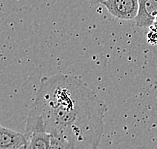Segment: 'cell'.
I'll return each instance as SVG.
<instances>
[{
    "label": "cell",
    "mask_w": 157,
    "mask_h": 149,
    "mask_svg": "<svg viewBox=\"0 0 157 149\" xmlns=\"http://www.w3.org/2000/svg\"><path fill=\"white\" fill-rule=\"evenodd\" d=\"M106 111L105 103L77 76H47L40 80L24 133H49L51 148L95 149L104 133Z\"/></svg>",
    "instance_id": "obj_1"
},
{
    "label": "cell",
    "mask_w": 157,
    "mask_h": 149,
    "mask_svg": "<svg viewBox=\"0 0 157 149\" xmlns=\"http://www.w3.org/2000/svg\"><path fill=\"white\" fill-rule=\"evenodd\" d=\"M101 3L112 16L121 20H134L138 14V0H104Z\"/></svg>",
    "instance_id": "obj_2"
},
{
    "label": "cell",
    "mask_w": 157,
    "mask_h": 149,
    "mask_svg": "<svg viewBox=\"0 0 157 149\" xmlns=\"http://www.w3.org/2000/svg\"><path fill=\"white\" fill-rule=\"evenodd\" d=\"M139 10L134 19L137 26L149 28L154 23L157 15V0H138Z\"/></svg>",
    "instance_id": "obj_3"
},
{
    "label": "cell",
    "mask_w": 157,
    "mask_h": 149,
    "mask_svg": "<svg viewBox=\"0 0 157 149\" xmlns=\"http://www.w3.org/2000/svg\"><path fill=\"white\" fill-rule=\"evenodd\" d=\"M27 139L25 133H20L12 129L0 127V149L26 148Z\"/></svg>",
    "instance_id": "obj_4"
},
{
    "label": "cell",
    "mask_w": 157,
    "mask_h": 149,
    "mask_svg": "<svg viewBox=\"0 0 157 149\" xmlns=\"http://www.w3.org/2000/svg\"><path fill=\"white\" fill-rule=\"evenodd\" d=\"M25 135L27 139L26 148H51V136L47 132L34 131Z\"/></svg>",
    "instance_id": "obj_5"
},
{
    "label": "cell",
    "mask_w": 157,
    "mask_h": 149,
    "mask_svg": "<svg viewBox=\"0 0 157 149\" xmlns=\"http://www.w3.org/2000/svg\"><path fill=\"white\" fill-rule=\"evenodd\" d=\"M147 33V42L151 45H157V24L153 23Z\"/></svg>",
    "instance_id": "obj_6"
},
{
    "label": "cell",
    "mask_w": 157,
    "mask_h": 149,
    "mask_svg": "<svg viewBox=\"0 0 157 149\" xmlns=\"http://www.w3.org/2000/svg\"><path fill=\"white\" fill-rule=\"evenodd\" d=\"M91 2H94V3H101L102 1H104V0H89Z\"/></svg>",
    "instance_id": "obj_7"
},
{
    "label": "cell",
    "mask_w": 157,
    "mask_h": 149,
    "mask_svg": "<svg viewBox=\"0 0 157 149\" xmlns=\"http://www.w3.org/2000/svg\"><path fill=\"white\" fill-rule=\"evenodd\" d=\"M154 23L157 24V15H156V17H155V20H154Z\"/></svg>",
    "instance_id": "obj_8"
},
{
    "label": "cell",
    "mask_w": 157,
    "mask_h": 149,
    "mask_svg": "<svg viewBox=\"0 0 157 149\" xmlns=\"http://www.w3.org/2000/svg\"><path fill=\"white\" fill-rule=\"evenodd\" d=\"M0 127H1V124H0Z\"/></svg>",
    "instance_id": "obj_9"
}]
</instances>
